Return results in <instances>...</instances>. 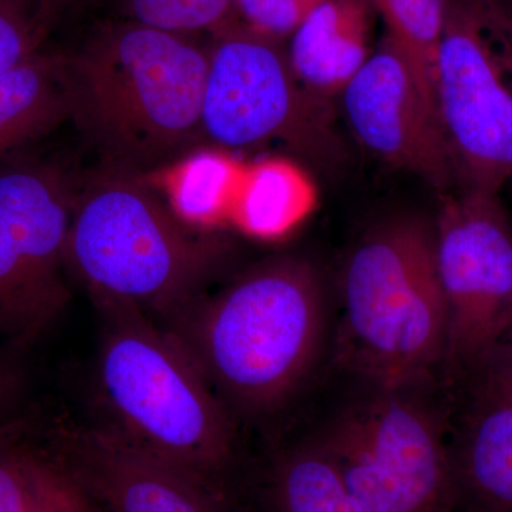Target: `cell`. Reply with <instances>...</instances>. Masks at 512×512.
I'll return each instance as SVG.
<instances>
[{
  "instance_id": "obj_2",
  "label": "cell",
  "mask_w": 512,
  "mask_h": 512,
  "mask_svg": "<svg viewBox=\"0 0 512 512\" xmlns=\"http://www.w3.org/2000/svg\"><path fill=\"white\" fill-rule=\"evenodd\" d=\"M214 392L247 414L272 412L318 357L325 298L318 271L299 256L268 259L210 298L167 319Z\"/></svg>"
},
{
  "instance_id": "obj_6",
  "label": "cell",
  "mask_w": 512,
  "mask_h": 512,
  "mask_svg": "<svg viewBox=\"0 0 512 512\" xmlns=\"http://www.w3.org/2000/svg\"><path fill=\"white\" fill-rule=\"evenodd\" d=\"M434 96L456 190L500 194L512 177V23L493 0H448Z\"/></svg>"
},
{
  "instance_id": "obj_26",
  "label": "cell",
  "mask_w": 512,
  "mask_h": 512,
  "mask_svg": "<svg viewBox=\"0 0 512 512\" xmlns=\"http://www.w3.org/2000/svg\"><path fill=\"white\" fill-rule=\"evenodd\" d=\"M22 349L19 343H12L9 348L0 350V424L8 421L9 413L25 389L26 372Z\"/></svg>"
},
{
  "instance_id": "obj_3",
  "label": "cell",
  "mask_w": 512,
  "mask_h": 512,
  "mask_svg": "<svg viewBox=\"0 0 512 512\" xmlns=\"http://www.w3.org/2000/svg\"><path fill=\"white\" fill-rule=\"evenodd\" d=\"M342 365L376 389L410 390L446 362L448 318L433 224L380 221L357 242L342 279Z\"/></svg>"
},
{
  "instance_id": "obj_13",
  "label": "cell",
  "mask_w": 512,
  "mask_h": 512,
  "mask_svg": "<svg viewBox=\"0 0 512 512\" xmlns=\"http://www.w3.org/2000/svg\"><path fill=\"white\" fill-rule=\"evenodd\" d=\"M370 0H318L286 42L289 64L316 99L340 96L369 59L373 15Z\"/></svg>"
},
{
  "instance_id": "obj_10",
  "label": "cell",
  "mask_w": 512,
  "mask_h": 512,
  "mask_svg": "<svg viewBox=\"0 0 512 512\" xmlns=\"http://www.w3.org/2000/svg\"><path fill=\"white\" fill-rule=\"evenodd\" d=\"M446 299V362L474 370L501 342L512 303V224L500 194H444L433 222Z\"/></svg>"
},
{
  "instance_id": "obj_4",
  "label": "cell",
  "mask_w": 512,
  "mask_h": 512,
  "mask_svg": "<svg viewBox=\"0 0 512 512\" xmlns=\"http://www.w3.org/2000/svg\"><path fill=\"white\" fill-rule=\"evenodd\" d=\"M96 305L103 315L97 379L111 427L221 491L234 430L200 367L146 313L124 303Z\"/></svg>"
},
{
  "instance_id": "obj_29",
  "label": "cell",
  "mask_w": 512,
  "mask_h": 512,
  "mask_svg": "<svg viewBox=\"0 0 512 512\" xmlns=\"http://www.w3.org/2000/svg\"><path fill=\"white\" fill-rule=\"evenodd\" d=\"M510 181H512V177H511V180H510Z\"/></svg>"
},
{
  "instance_id": "obj_11",
  "label": "cell",
  "mask_w": 512,
  "mask_h": 512,
  "mask_svg": "<svg viewBox=\"0 0 512 512\" xmlns=\"http://www.w3.org/2000/svg\"><path fill=\"white\" fill-rule=\"evenodd\" d=\"M339 97L360 146L441 194L456 190L439 114L389 37H382Z\"/></svg>"
},
{
  "instance_id": "obj_8",
  "label": "cell",
  "mask_w": 512,
  "mask_h": 512,
  "mask_svg": "<svg viewBox=\"0 0 512 512\" xmlns=\"http://www.w3.org/2000/svg\"><path fill=\"white\" fill-rule=\"evenodd\" d=\"M326 101L303 89L286 43L237 22L212 32L202 97V141L256 150L282 141L305 153L329 148Z\"/></svg>"
},
{
  "instance_id": "obj_17",
  "label": "cell",
  "mask_w": 512,
  "mask_h": 512,
  "mask_svg": "<svg viewBox=\"0 0 512 512\" xmlns=\"http://www.w3.org/2000/svg\"><path fill=\"white\" fill-rule=\"evenodd\" d=\"M268 495L272 512H367L316 441L279 454Z\"/></svg>"
},
{
  "instance_id": "obj_21",
  "label": "cell",
  "mask_w": 512,
  "mask_h": 512,
  "mask_svg": "<svg viewBox=\"0 0 512 512\" xmlns=\"http://www.w3.org/2000/svg\"><path fill=\"white\" fill-rule=\"evenodd\" d=\"M235 0H124L127 19L192 35L214 32L231 19Z\"/></svg>"
},
{
  "instance_id": "obj_18",
  "label": "cell",
  "mask_w": 512,
  "mask_h": 512,
  "mask_svg": "<svg viewBox=\"0 0 512 512\" xmlns=\"http://www.w3.org/2000/svg\"><path fill=\"white\" fill-rule=\"evenodd\" d=\"M238 170L218 151H200L177 165L168 178L170 208L183 224L214 227L231 217Z\"/></svg>"
},
{
  "instance_id": "obj_15",
  "label": "cell",
  "mask_w": 512,
  "mask_h": 512,
  "mask_svg": "<svg viewBox=\"0 0 512 512\" xmlns=\"http://www.w3.org/2000/svg\"><path fill=\"white\" fill-rule=\"evenodd\" d=\"M72 116L69 56L40 52L0 74V156Z\"/></svg>"
},
{
  "instance_id": "obj_1",
  "label": "cell",
  "mask_w": 512,
  "mask_h": 512,
  "mask_svg": "<svg viewBox=\"0 0 512 512\" xmlns=\"http://www.w3.org/2000/svg\"><path fill=\"white\" fill-rule=\"evenodd\" d=\"M72 116L114 170L147 175L202 141L208 45L136 20L69 56Z\"/></svg>"
},
{
  "instance_id": "obj_23",
  "label": "cell",
  "mask_w": 512,
  "mask_h": 512,
  "mask_svg": "<svg viewBox=\"0 0 512 512\" xmlns=\"http://www.w3.org/2000/svg\"><path fill=\"white\" fill-rule=\"evenodd\" d=\"M316 2L318 0H235L229 20L286 43Z\"/></svg>"
},
{
  "instance_id": "obj_24",
  "label": "cell",
  "mask_w": 512,
  "mask_h": 512,
  "mask_svg": "<svg viewBox=\"0 0 512 512\" xmlns=\"http://www.w3.org/2000/svg\"><path fill=\"white\" fill-rule=\"evenodd\" d=\"M23 427L19 421L0 424V512H25L28 503Z\"/></svg>"
},
{
  "instance_id": "obj_16",
  "label": "cell",
  "mask_w": 512,
  "mask_h": 512,
  "mask_svg": "<svg viewBox=\"0 0 512 512\" xmlns=\"http://www.w3.org/2000/svg\"><path fill=\"white\" fill-rule=\"evenodd\" d=\"M312 204L305 175L288 161L271 160L245 175L231 217L252 237L276 239L295 228Z\"/></svg>"
},
{
  "instance_id": "obj_20",
  "label": "cell",
  "mask_w": 512,
  "mask_h": 512,
  "mask_svg": "<svg viewBox=\"0 0 512 512\" xmlns=\"http://www.w3.org/2000/svg\"><path fill=\"white\" fill-rule=\"evenodd\" d=\"M25 470V512H99L93 495L56 457L26 446Z\"/></svg>"
},
{
  "instance_id": "obj_7",
  "label": "cell",
  "mask_w": 512,
  "mask_h": 512,
  "mask_svg": "<svg viewBox=\"0 0 512 512\" xmlns=\"http://www.w3.org/2000/svg\"><path fill=\"white\" fill-rule=\"evenodd\" d=\"M316 443L367 512H457L451 451L410 390L376 389Z\"/></svg>"
},
{
  "instance_id": "obj_9",
  "label": "cell",
  "mask_w": 512,
  "mask_h": 512,
  "mask_svg": "<svg viewBox=\"0 0 512 512\" xmlns=\"http://www.w3.org/2000/svg\"><path fill=\"white\" fill-rule=\"evenodd\" d=\"M74 197L62 171L50 165L0 171V335L10 342H33L69 302Z\"/></svg>"
},
{
  "instance_id": "obj_12",
  "label": "cell",
  "mask_w": 512,
  "mask_h": 512,
  "mask_svg": "<svg viewBox=\"0 0 512 512\" xmlns=\"http://www.w3.org/2000/svg\"><path fill=\"white\" fill-rule=\"evenodd\" d=\"M56 458L110 512H225L222 491L114 427L57 431Z\"/></svg>"
},
{
  "instance_id": "obj_19",
  "label": "cell",
  "mask_w": 512,
  "mask_h": 512,
  "mask_svg": "<svg viewBox=\"0 0 512 512\" xmlns=\"http://www.w3.org/2000/svg\"><path fill=\"white\" fill-rule=\"evenodd\" d=\"M386 25V36L402 50L421 90L436 109L437 50L448 0H370ZM437 110V109H436Z\"/></svg>"
},
{
  "instance_id": "obj_22",
  "label": "cell",
  "mask_w": 512,
  "mask_h": 512,
  "mask_svg": "<svg viewBox=\"0 0 512 512\" xmlns=\"http://www.w3.org/2000/svg\"><path fill=\"white\" fill-rule=\"evenodd\" d=\"M56 0H0V74L40 52Z\"/></svg>"
},
{
  "instance_id": "obj_25",
  "label": "cell",
  "mask_w": 512,
  "mask_h": 512,
  "mask_svg": "<svg viewBox=\"0 0 512 512\" xmlns=\"http://www.w3.org/2000/svg\"><path fill=\"white\" fill-rule=\"evenodd\" d=\"M477 399L512 403V339L501 340L473 370Z\"/></svg>"
},
{
  "instance_id": "obj_27",
  "label": "cell",
  "mask_w": 512,
  "mask_h": 512,
  "mask_svg": "<svg viewBox=\"0 0 512 512\" xmlns=\"http://www.w3.org/2000/svg\"><path fill=\"white\" fill-rule=\"evenodd\" d=\"M495 6L507 16V19L512 23V0H493Z\"/></svg>"
},
{
  "instance_id": "obj_14",
  "label": "cell",
  "mask_w": 512,
  "mask_h": 512,
  "mask_svg": "<svg viewBox=\"0 0 512 512\" xmlns=\"http://www.w3.org/2000/svg\"><path fill=\"white\" fill-rule=\"evenodd\" d=\"M451 461L457 512H512V403L477 399Z\"/></svg>"
},
{
  "instance_id": "obj_28",
  "label": "cell",
  "mask_w": 512,
  "mask_h": 512,
  "mask_svg": "<svg viewBox=\"0 0 512 512\" xmlns=\"http://www.w3.org/2000/svg\"><path fill=\"white\" fill-rule=\"evenodd\" d=\"M512 339V303L510 309V315H508L507 329H505L503 340Z\"/></svg>"
},
{
  "instance_id": "obj_5",
  "label": "cell",
  "mask_w": 512,
  "mask_h": 512,
  "mask_svg": "<svg viewBox=\"0 0 512 512\" xmlns=\"http://www.w3.org/2000/svg\"><path fill=\"white\" fill-rule=\"evenodd\" d=\"M224 249L214 238L192 237L136 175H101L74 197L67 268L94 303L171 318L200 298Z\"/></svg>"
}]
</instances>
